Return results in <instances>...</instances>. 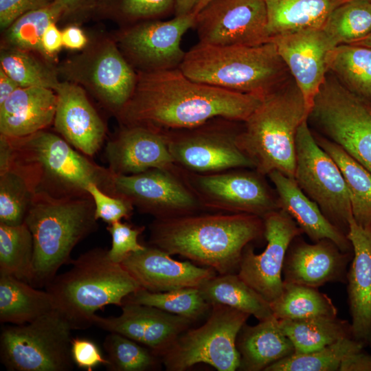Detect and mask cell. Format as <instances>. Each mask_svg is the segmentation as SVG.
Instances as JSON below:
<instances>
[{
  "mask_svg": "<svg viewBox=\"0 0 371 371\" xmlns=\"http://www.w3.org/2000/svg\"><path fill=\"white\" fill-rule=\"evenodd\" d=\"M175 16H182L193 12L200 0H174Z\"/></svg>",
  "mask_w": 371,
  "mask_h": 371,
  "instance_id": "11a10c76",
  "label": "cell"
},
{
  "mask_svg": "<svg viewBox=\"0 0 371 371\" xmlns=\"http://www.w3.org/2000/svg\"><path fill=\"white\" fill-rule=\"evenodd\" d=\"M295 238L285 256L284 282L319 288L328 282L347 280V266L353 253L342 251L329 239L309 244Z\"/></svg>",
  "mask_w": 371,
  "mask_h": 371,
  "instance_id": "cb8c5ba5",
  "label": "cell"
},
{
  "mask_svg": "<svg viewBox=\"0 0 371 371\" xmlns=\"http://www.w3.org/2000/svg\"><path fill=\"white\" fill-rule=\"evenodd\" d=\"M55 91L57 104L53 124L56 131L79 152L93 157L106 137L104 122L80 85L63 80Z\"/></svg>",
  "mask_w": 371,
  "mask_h": 371,
  "instance_id": "603a6c76",
  "label": "cell"
},
{
  "mask_svg": "<svg viewBox=\"0 0 371 371\" xmlns=\"http://www.w3.org/2000/svg\"><path fill=\"white\" fill-rule=\"evenodd\" d=\"M335 161L345 180L355 221L371 225V173L340 146L325 137L315 138Z\"/></svg>",
  "mask_w": 371,
  "mask_h": 371,
  "instance_id": "d6a6232c",
  "label": "cell"
},
{
  "mask_svg": "<svg viewBox=\"0 0 371 371\" xmlns=\"http://www.w3.org/2000/svg\"><path fill=\"white\" fill-rule=\"evenodd\" d=\"M236 347L240 355L239 370L245 371L265 370L295 352L292 342L274 316L259 321L255 326L244 324L238 335Z\"/></svg>",
  "mask_w": 371,
  "mask_h": 371,
  "instance_id": "83f0119b",
  "label": "cell"
},
{
  "mask_svg": "<svg viewBox=\"0 0 371 371\" xmlns=\"http://www.w3.org/2000/svg\"><path fill=\"white\" fill-rule=\"evenodd\" d=\"M199 42L254 46L271 41L265 0H210L195 14Z\"/></svg>",
  "mask_w": 371,
  "mask_h": 371,
  "instance_id": "e0dca14e",
  "label": "cell"
},
{
  "mask_svg": "<svg viewBox=\"0 0 371 371\" xmlns=\"http://www.w3.org/2000/svg\"><path fill=\"white\" fill-rule=\"evenodd\" d=\"M279 325L292 342L294 353L313 352L343 338H353L351 324L337 316L279 319Z\"/></svg>",
  "mask_w": 371,
  "mask_h": 371,
  "instance_id": "4dcf8cb0",
  "label": "cell"
},
{
  "mask_svg": "<svg viewBox=\"0 0 371 371\" xmlns=\"http://www.w3.org/2000/svg\"><path fill=\"white\" fill-rule=\"evenodd\" d=\"M267 176L276 187L280 209L293 218L302 232L315 243L329 239L342 251H351L352 247L347 235L325 216L319 205L300 189L294 178L277 170Z\"/></svg>",
  "mask_w": 371,
  "mask_h": 371,
  "instance_id": "4316f807",
  "label": "cell"
},
{
  "mask_svg": "<svg viewBox=\"0 0 371 371\" xmlns=\"http://www.w3.org/2000/svg\"><path fill=\"white\" fill-rule=\"evenodd\" d=\"M353 45H362L371 48V34Z\"/></svg>",
  "mask_w": 371,
  "mask_h": 371,
  "instance_id": "9f6ffc18",
  "label": "cell"
},
{
  "mask_svg": "<svg viewBox=\"0 0 371 371\" xmlns=\"http://www.w3.org/2000/svg\"><path fill=\"white\" fill-rule=\"evenodd\" d=\"M72 330L56 309L28 324L5 326L0 335L1 362L11 371L71 370Z\"/></svg>",
  "mask_w": 371,
  "mask_h": 371,
  "instance_id": "9c48e42d",
  "label": "cell"
},
{
  "mask_svg": "<svg viewBox=\"0 0 371 371\" xmlns=\"http://www.w3.org/2000/svg\"><path fill=\"white\" fill-rule=\"evenodd\" d=\"M348 0H265L271 38L308 27L322 28L330 14Z\"/></svg>",
  "mask_w": 371,
  "mask_h": 371,
  "instance_id": "f1b7e54d",
  "label": "cell"
},
{
  "mask_svg": "<svg viewBox=\"0 0 371 371\" xmlns=\"http://www.w3.org/2000/svg\"><path fill=\"white\" fill-rule=\"evenodd\" d=\"M340 371H371V355L363 350L346 357L341 364Z\"/></svg>",
  "mask_w": 371,
  "mask_h": 371,
  "instance_id": "f5cc1de1",
  "label": "cell"
},
{
  "mask_svg": "<svg viewBox=\"0 0 371 371\" xmlns=\"http://www.w3.org/2000/svg\"><path fill=\"white\" fill-rule=\"evenodd\" d=\"M63 47L73 51H81L89 43V38L77 25H69L62 30Z\"/></svg>",
  "mask_w": 371,
  "mask_h": 371,
  "instance_id": "816d5d0a",
  "label": "cell"
},
{
  "mask_svg": "<svg viewBox=\"0 0 371 371\" xmlns=\"http://www.w3.org/2000/svg\"><path fill=\"white\" fill-rule=\"evenodd\" d=\"M56 91L44 87H19L0 104V134L22 137L45 130L53 124Z\"/></svg>",
  "mask_w": 371,
  "mask_h": 371,
  "instance_id": "484cf974",
  "label": "cell"
},
{
  "mask_svg": "<svg viewBox=\"0 0 371 371\" xmlns=\"http://www.w3.org/2000/svg\"><path fill=\"white\" fill-rule=\"evenodd\" d=\"M71 352L74 363L80 368L92 371L99 365L106 366L109 361L102 356L98 346L85 338H72Z\"/></svg>",
  "mask_w": 371,
  "mask_h": 371,
  "instance_id": "7dc6e473",
  "label": "cell"
},
{
  "mask_svg": "<svg viewBox=\"0 0 371 371\" xmlns=\"http://www.w3.org/2000/svg\"><path fill=\"white\" fill-rule=\"evenodd\" d=\"M243 122L215 117L188 128L163 131L175 164L192 172L254 168L238 144Z\"/></svg>",
  "mask_w": 371,
  "mask_h": 371,
  "instance_id": "7c38bea8",
  "label": "cell"
},
{
  "mask_svg": "<svg viewBox=\"0 0 371 371\" xmlns=\"http://www.w3.org/2000/svg\"><path fill=\"white\" fill-rule=\"evenodd\" d=\"M369 102L371 104V100H370V101Z\"/></svg>",
  "mask_w": 371,
  "mask_h": 371,
  "instance_id": "680465c9",
  "label": "cell"
},
{
  "mask_svg": "<svg viewBox=\"0 0 371 371\" xmlns=\"http://www.w3.org/2000/svg\"><path fill=\"white\" fill-rule=\"evenodd\" d=\"M328 71L350 91L371 100V48L353 44L339 45L326 57Z\"/></svg>",
  "mask_w": 371,
  "mask_h": 371,
  "instance_id": "836d02e7",
  "label": "cell"
},
{
  "mask_svg": "<svg viewBox=\"0 0 371 371\" xmlns=\"http://www.w3.org/2000/svg\"><path fill=\"white\" fill-rule=\"evenodd\" d=\"M307 120L300 124L295 137L294 179L325 216L348 233L353 216L345 180L335 161L316 142Z\"/></svg>",
  "mask_w": 371,
  "mask_h": 371,
  "instance_id": "4fadbf2b",
  "label": "cell"
},
{
  "mask_svg": "<svg viewBox=\"0 0 371 371\" xmlns=\"http://www.w3.org/2000/svg\"><path fill=\"white\" fill-rule=\"evenodd\" d=\"M210 0H200L197 5L195 7L193 13L199 12Z\"/></svg>",
  "mask_w": 371,
  "mask_h": 371,
  "instance_id": "6f0895ef",
  "label": "cell"
},
{
  "mask_svg": "<svg viewBox=\"0 0 371 371\" xmlns=\"http://www.w3.org/2000/svg\"><path fill=\"white\" fill-rule=\"evenodd\" d=\"M211 305L223 304L249 315L259 321L273 316L270 303L234 273L219 274L199 288Z\"/></svg>",
  "mask_w": 371,
  "mask_h": 371,
  "instance_id": "1f68e13d",
  "label": "cell"
},
{
  "mask_svg": "<svg viewBox=\"0 0 371 371\" xmlns=\"http://www.w3.org/2000/svg\"><path fill=\"white\" fill-rule=\"evenodd\" d=\"M8 138L11 153L5 172L12 170L19 173L34 194L55 198L91 196L87 187L93 183L115 196L114 175L109 169L75 150L60 135L45 129L25 137Z\"/></svg>",
  "mask_w": 371,
  "mask_h": 371,
  "instance_id": "3957f363",
  "label": "cell"
},
{
  "mask_svg": "<svg viewBox=\"0 0 371 371\" xmlns=\"http://www.w3.org/2000/svg\"><path fill=\"white\" fill-rule=\"evenodd\" d=\"M60 78L88 91L115 117L135 88L137 74L120 52L113 36H94L87 47L57 63Z\"/></svg>",
  "mask_w": 371,
  "mask_h": 371,
  "instance_id": "ba28073f",
  "label": "cell"
},
{
  "mask_svg": "<svg viewBox=\"0 0 371 371\" xmlns=\"http://www.w3.org/2000/svg\"><path fill=\"white\" fill-rule=\"evenodd\" d=\"M103 348L110 371H148L160 367L161 358L148 347L117 333H109Z\"/></svg>",
  "mask_w": 371,
  "mask_h": 371,
  "instance_id": "7bdbcfd3",
  "label": "cell"
},
{
  "mask_svg": "<svg viewBox=\"0 0 371 371\" xmlns=\"http://www.w3.org/2000/svg\"><path fill=\"white\" fill-rule=\"evenodd\" d=\"M194 81L265 96L285 82L289 71L276 45H214L198 43L179 67Z\"/></svg>",
  "mask_w": 371,
  "mask_h": 371,
  "instance_id": "52a82bcc",
  "label": "cell"
},
{
  "mask_svg": "<svg viewBox=\"0 0 371 371\" xmlns=\"http://www.w3.org/2000/svg\"><path fill=\"white\" fill-rule=\"evenodd\" d=\"M137 74L133 93L115 117L120 125L169 131L215 117L245 122L264 97L194 81L179 68Z\"/></svg>",
  "mask_w": 371,
  "mask_h": 371,
  "instance_id": "6da1fadb",
  "label": "cell"
},
{
  "mask_svg": "<svg viewBox=\"0 0 371 371\" xmlns=\"http://www.w3.org/2000/svg\"><path fill=\"white\" fill-rule=\"evenodd\" d=\"M19 87V85L0 68V104Z\"/></svg>",
  "mask_w": 371,
  "mask_h": 371,
  "instance_id": "db71d44e",
  "label": "cell"
},
{
  "mask_svg": "<svg viewBox=\"0 0 371 371\" xmlns=\"http://www.w3.org/2000/svg\"><path fill=\"white\" fill-rule=\"evenodd\" d=\"M310 119L371 173V104L337 78H326L316 94Z\"/></svg>",
  "mask_w": 371,
  "mask_h": 371,
  "instance_id": "8fae6325",
  "label": "cell"
},
{
  "mask_svg": "<svg viewBox=\"0 0 371 371\" xmlns=\"http://www.w3.org/2000/svg\"><path fill=\"white\" fill-rule=\"evenodd\" d=\"M69 264L70 269L56 275L45 290L73 330L90 328L96 311L110 304L122 307L127 295L142 288L104 249H91Z\"/></svg>",
  "mask_w": 371,
  "mask_h": 371,
  "instance_id": "277c9868",
  "label": "cell"
},
{
  "mask_svg": "<svg viewBox=\"0 0 371 371\" xmlns=\"http://www.w3.org/2000/svg\"><path fill=\"white\" fill-rule=\"evenodd\" d=\"M121 308L122 313L117 317L95 314L93 325L126 336L148 347L160 358L193 322L151 306L125 303Z\"/></svg>",
  "mask_w": 371,
  "mask_h": 371,
  "instance_id": "ffe728a7",
  "label": "cell"
},
{
  "mask_svg": "<svg viewBox=\"0 0 371 371\" xmlns=\"http://www.w3.org/2000/svg\"><path fill=\"white\" fill-rule=\"evenodd\" d=\"M120 264L142 288L152 292L199 288L216 275L212 268L176 260L166 251L150 245L131 254Z\"/></svg>",
  "mask_w": 371,
  "mask_h": 371,
  "instance_id": "7402d4cb",
  "label": "cell"
},
{
  "mask_svg": "<svg viewBox=\"0 0 371 371\" xmlns=\"http://www.w3.org/2000/svg\"><path fill=\"white\" fill-rule=\"evenodd\" d=\"M107 231L111 236V247L108 250L111 260L121 263L128 256L144 249L138 242L139 236L144 231L145 227H135L121 221L108 225Z\"/></svg>",
  "mask_w": 371,
  "mask_h": 371,
  "instance_id": "f6af8a7d",
  "label": "cell"
},
{
  "mask_svg": "<svg viewBox=\"0 0 371 371\" xmlns=\"http://www.w3.org/2000/svg\"><path fill=\"white\" fill-rule=\"evenodd\" d=\"M113 186L115 195L126 199L139 212L155 219L206 212L177 165L172 168L114 175Z\"/></svg>",
  "mask_w": 371,
  "mask_h": 371,
  "instance_id": "2e32d148",
  "label": "cell"
},
{
  "mask_svg": "<svg viewBox=\"0 0 371 371\" xmlns=\"http://www.w3.org/2000/svg\"><path fill=\"white\" fill-rule=\"evenodd\" d=\"M25 223L33 236L30 284L36 288H45L70 263L74 248L98 227L91 196L55 198L44 193L34 194Z\"/></svg>",
  "mask_w": 371,
  "mask_h": 371,
  "instance_id": "8992f818",
  "label": "cell"
},
{
  "mask_svg": "<svg viewBox=\"0 0 371 371\" xmlns=\"http://www.w3.org/2000/svg\"><path fill=\"white\" fill-rule=\"evenodd\" d=\"M323 30L337 46L354 44L371 34V0H348L328 16Z\"/></svg>",
  "mask_w": 371,
  "mask_h": 371,
  "instance_id": "ab89813d",
  "label": "cell"
},
{
  "mask_svg": "<svg viewBox=\"0 0 371 371\" xmlns=\"http://www.w3.org/2000/svg\"><path fill=\"white\" fill-rule=\"evenodd\" d=\"M181 169L206 212L249 214L262 218L280 209L278 199L264 175L254 168H237L211 173Z\"/></svg>",
  "mask_w": 371,
  "mask_h": 371,
  "instance_id": "5bb4252c",
  "label": "cell"
},
{
  "mask_svg": "<svg viewBox=\"0 0 371 371\" xmlns=\"http://www.w3.org/2000/svg\"><path fill=\"white\" fill-rule=\"evenodd\" d=\"M63 8V19L79 21L91 17L95 0H55Z\"/></svg>",
  "mask_w": 371,
  "mask_h": 371,
  "instance_id": "f907efd6",
  "label": "cell"
},
{
  "mask_svg": "<svg viewBox=\"0 0 371 371\" xmlns=\"http://www.w3.org/2000/svg\"><path fill=\"white\" fill-rule=\"evenodd\" d=\"M63 16V8L55 1L28 12L2 31L1 47L30 52L47 60L41 45L43 34L49 24L58 23Z\"/></svg>",
  "mask_w": 371,
  "mask_h": 371,
  "instance_id": "e575fe53",
  "label": "cell"
},
{
  "mask_svg": "<svg viewBox=\"0 0 371 371\" xmlns=\"http://www.w3.org/2000/svg\"><path fill=\"white\" fill-rule=\"evenodd\" d=\"M149 229V245L226 274L238 269L244 249L264 236L265 226L256 215L201 212L155 219Z\"/></svg>",
  "mask_w": 371,
  "mask_h": 371,
  "instance_id": "7a4b0ae2",
  "label": "cell"
},
{
  "mask_svg": "<svg viewBox=\"0 0 371 371\" xmlns=\"http://www.w3.org/2000/svg\"><path fill=\"white\" fill-rule=\"evenodd\" d=\"M273 315L278 319L317 316H337L331 299L318 288L284 282L280 295L270 303Z\"/></svg>",
  "mask_w": 371,
  "mask_h": 371,
  "instance_id": "d590c367",
  "label": "cell"
},
{
  "mask_svg": "<svg viewBox=\"0 0 371 371\" xmlns=\"http://www.w3.org/2000/svg\"><path fill=\"white\" fill-rule=\"evenodd\" d=\"M34 240L27 225L0 223V274L31 283Z\"/></svg>",
  "mask_w": 371,
  "mask_h": 371,
  "instance_id": "74e56055",
  "label": "cell"
},
{
  "mask_svg": "<svg viewBox=\"0 0 371 371\" xmlns=\"http://www.w3.org/2000/svg\"><path fill=\"white\" fill-rule=\"evenodd\" d=\"M0 68L21 87L55 91L60 82L56 65L30 52L1 47Z\"/></svg>",
  "mask_w": 371,
  "mask_h": 371,
  "instance_id": "8d00e7d4",
  "label": "cell"
},
{
  "mask_svg": "<svg viewBox=\"0 0 371 371\" xmlns=\"http://www.w3.org/2000/svg\"><path fill=\"white\" fill-rule=\"evenodd\" d=\"M348 224L347 238L353 252L347 273L352 335L371 347V225L363 227L353 216Z\"/></svg>",
  "mask_w": 371,
  "mask_h": 371,
  "instance_id": "d4e9b609",
  "label": "cell"
},
{
  "mask_svg": "<svg viewBox=\"0 0 371 371\" xmlns=\"http://www.w3.org/2000/svg\"><path fill=\"white\" fill-rule=\"evenodd\" d=\"M174 0H95L91 17L111 20L121 27L160 19L174 11Z\"/></svg>",
  "mask_w": 371,
  "mask_h": 371,
  "instance_id": "b9f144b4",
  "label": "cell"
},
{
  "mask_svg": "<svg viewBox=\"0 0 371 371\" xmlns=\"http://www.w3.org/2000/svg\"><path fill=\"white\" fill-rule=\"evenodd\" d=\"M125 303L154 306L193 322L203 317L212 308L199 288H183L165 292H152L140 288L127 295L123 300V304Z\"/></svg>",
  "mask_w": 371,
  "mask_h": 371,
  "instance_id": "60d3db41",
  "label": "cell"
},
{
  "mask_svg": "<svg viewBox=\"0 0 371 371\" xmlns=\"http://www.w3.org/2000/svg\"><path fill=\"white\" fill-rule=\"evenodd\" d=\"M271 41L302 93L310 112L327 75V55L336 46L322 27L284 33Z\"/></svg>",
  "mask_w": 371,
  "mask_h": 371,
  "instance_id": "d6986e66",
  "label": "cell"
},
{
  "mask_svg": "<svg viewBox=\"0 0 371 371\" xmlns=\"http://www.w3.org/2000/svg\"><path fill=\"white\" fill-rule=\"evenodd\" d=\"M55 309L50 294L14 276L0 274V322L23 325Z\"/></svg>",
  "mask_w": 371,
  "mask_h": 371,
  "instance_id": "f546056e",
  "label": "cell"
},
{
  "mask_svg": "<svg viewBox=\"0 0 371 371\" xmlns=\"http://www.w3.org/2000/svg\"><path fill=\"white\" fill-rule=\"evenodd\" d=\"M267 240L265 250L256 254L249 245L244 249L238 276L269 303L281 294L282 273L285 256L293 240L302 231L293 218L282 209L262 217Z\"/></svg>",
  "mask_w": 371,
  "mask_h": 371,
  "instance_id": "ac0fdd59",
  "label": "cell"
},
{
  "mask_svg": "<svg viewBox=\"0 0 371 371\" xmlns=\"http://www.w3.org/2000/svg\"><path fill=\"white\" fill-rule=\"evenodd\" d=\"M56 23L49 24L41 38V45L47 60L56 65L57 54L63 47L62 30L58 27Z\"/></svg>",
  "mask_w": 371,
  "mask_h": 371,
  "instance_id": "681fc988",
  "label": "cell"
},
{
  "mask_svg": "<svg viewBox=\"0 0 371 371\" xmlns=\"http://www.w3.org/2000/svg\"><path fill=\"white\" fill-rule=\"evenodd\" d=\"M55 0H0V27L5 30L23 14L47 6Z\"/></svg>",
  "mask_w": 371,
  "mask_h": 371,
  "instance_id": "c3c4849f",
  "label": "cell"
},
{
  "mask_svg": "<svg viewBox=\"0 0 371 371\" xmlns=\"http://www.w3.org/2000/svg\"><path fill=\"white\" fill-rule=\"evenodd\" d=\"M104 153L108 168L114 175L176 166L164 132L141 125H120L106 143Z\"/></svg>",
  "mask_w": 371,
  "mask_h": 371,
  "instance_id": "44dd1931",
  "label": "cell"
},
{
  "mask_svg": "<svg viewBox=\"0 0 371 371\" xmlns=\"http://www.w3.org/2000/svg\"><path fill=\"white\" fill-rule=\"evenodd\" d=\"M308 114L303 94L294 80H287L263 97L243 122L238 137L240 148L257 172L265 176L277 170L294 178L295 137Z\"/></svg>",
  "mask_w": 371,
  "mask_h": 371,
  "instance_id": "5b68a950",
  "label": "cell"
},
{
  "mask_svg": "<svg viewBox=\"0 0 371 371\" xmlns=\"http://www.w3.org/2000/svg\"><path fill=\"white\" fill-rule=\"evenodd\" d=\"M87 191L94 202L97 220L102 219L109 225L131 218L135 207L126 199L109 194L93 183L89 185Z\"/></svg>",
  "mask_w": 371,
  "mask_h": 371,
  "instance_id": "bcb514c9",
  "label": "cell"
},
{
  "mask_svg": "<svg viewBox=\"0 0 371 371\" xmlns=\"http://www.w3.org/2000/svg\"><path fill=\"white\" fill-rule=\"evenodd\" d=\"M363 347L354 338H343L313 352L293 353L272 363L265 371H337L346 357Z\"/></svg>",
  "mask_w": 371,
  "mask_h": 371,
  "instance_id": "f35d334b",
  "label": "cell"
},
{
  "mask_svg": "<svg viewBox=\"0 0 371 371\" xmlns=\"http://www.w3.org/2000/svg\"><path fill=\"white\" fill-rule=\"evenodd\" d=\"M249 316L226 305L212 304L206 322L181 334L161 356V363L168 371H185L199 363L218 371L239 369L236 339Z\"/></svg>",
  "mask_w": 371,
  "mask_h": 371,
  "instance_id": "30bf717a",
  "label": "cell"
},
{
  "mask_svg": "<svg viewBox=\"0 0 371 371\" xmlns=\"http://www.w3.org/2000/svg\"><path fill=\"white\" fill-rule=\"evenodd\" d=\"M193 12L167 21L149 20L120 27L113 37L122 55L137 73L179 68L186 52L181 42L193 28Z\"/></svg>",
  "mask_w": 371,
  "mask_h": 371,
  "instance_id": "9a60e30c",
  "label": "cell"
},
{
  "mask_svg": "<svg viewBox=\"0 0 371 371\" xmlns=\"http://www.w3.org/2000/svg\"><path fill=\"white\" fill-rule=\"evenodd\" d=\"M34 194L16 172L10 170L0 174V223L12 226L24 223Z\"/></svg>",
  "mask_w": 371,
  "mask_h": 371,
  "instance_id": "ee69618b",
  "label": "cell"
}]
</instances>
